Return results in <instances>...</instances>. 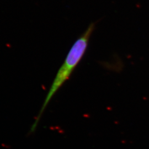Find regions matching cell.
<instances>
[{"instance_id":"obj_1","label":"cell","mask_w":149,"mask_h":149,"mask_svg":"<svg viewBox=\"0 0 149 149\" xmlns=\"http://www.w3.org/2000/svg\"><path fill=\"white\" fill-rule=\"evenodd\" d=\"M96 24L92 22L80 37L76 40L68 54L63 64L61 65L48 91L43 104L37 117L31 127L29 134H33L37 129L40 120L49 103L61 86L69 79L72 73L83 58L88 45L90 39L95 30Z\"/></svg>"}]
</instances>
